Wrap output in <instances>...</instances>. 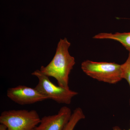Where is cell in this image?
<instances>
[{"label": "cell", "mask_w": 130, "mask_h": 130, "mask_svg": "<svg viewBox=\"0 0 130 130\" xmlns=\"http://www.w3.org/2000/svg\"><path fill=\"white\" fill-rule=\"evenodd\" d=\"M0 130H8L6 126L4 124H0Z\"/></svg>", "instance_id": "cell-10"}, {"label": "cell", "mask_w": 130, "mask_h": 130, "mask_svg": "<svg viewBox=\"0 0 130 130\" xmlns=\"http://www.w3.org/2000/svg\"><path fill=\"white\" fill-rule=\"evenodd\" d=\"M85 118L83 109L80 107L77 108L73 112L70 120L63 130H74L78 123Z\"/></svg>", "instance_id": "cell-8"}, {"label": "cell", "mask_w": 130, "mask_h": 130, "mask_svg": "<svg viewBox=\"0 0 130 130\" xmlns=\"http://www.w3.org/2000/svg\"><path fill=\"white\" fill-rule=\"evenodd\" d=\"M70 46L71 43L67 38L60 39L53 59L46 66H42L40 69L43 74L55 78L59 86L66 89H70L69 75L76 63L74 57L69 53Z\"/></svg>", "instance_id": "cell-1"}, {"label": "cell", "mask_w": 130, "mask_h": 130, "mask_svg": "<svg viewBox=\"0 0 130 130\" xmlns=\"http://www.w3.org/2000/svg\"><path fill=\"white\" fill-rule=\"evenodd\" d=\"M81 68L87 76L100 82L114 84L123 79L121 65L117 63L86 60L82 63Z\"/></svg>", "instance_id": "cell-2"}, {"label": "cell", "mask_w": 130, "mask_h": 130, "mask_svg": "<svg viewBox=\"0 0 130 130\" xmlns=\"http://www.w3.org/2000/svg\"><path fill=\"white\" fill-rule=\"evenodd\" d=\"M128 130H130V123H129V129Z\"/></svg>", "instance_id": "cell-12"}, {"label": "cell", "mask_w": 130, "mask_h": 130, "mask_svg": "<svg viewBox=\"0 0 130 130\" xmlns=\"http://www.w3.org/2000/svg\"><path fill=\"white\" fill-rule=\"evenodd\" d=\"M121 77L128 82L130 90V51H129L128 58L123 64H121ZM130 105V97L129 99Z\"/></svg>", "instance_id": "cell-9"}, {"label": "cell", "mask_w": 130, "mask_h": 130, "mask_svg": "<svg viewBox=\"0 0 130 130\" xmlns=\"http://www.w3.org/2000/svg\"><path fill=\"white\" fill-rule=\"evenodd\" d=\"M113 130H122L121 128L118 126H116L114 127L113 128Z\"/></svg>", "instance_id": "cell-11"}, {"label": "cell", "mask_w": 130, "mask_h": 130, "mask_svg": "<svg viewBox=\"0 0 130 130\" xmlns=\"http://www.w3.org/2000/svg\"><path fill=\"white\" fill-rule=\"evenodd\" d=\"M7 97L19 105H31L50 99L34 88L24 85H19L9 88L7 90Z\"/></svg>", "instance_id": "cell-5"}, {"label": "cell", "mask_w": 130, "mask_h": 130, "mask_svg": "<svg viewBox=\"0 0 130 130\" xmlns=\"http://www.w3.org/2000/svg\"><path fill=\"white\" fill-rule=\"evenodd\" d=\"M40 120L35 110H9L3 112L0 116V123L8 130H35Z\"/></svg>", "instance_id": "cell-3"}, {"label": "cell", "mask_w": 130, "mask_h": 130, "mask_svg": "<svg viewBox=\"0 0 130 130\" xmlns=\"http://www.w3.org/2000/svg\"><path fill=\"white\" fill-rule=\"evenodd\" d=\"M72 113L70 108L61 107L58 113L43 116L35 130H63L69 122Z\"/></svg>", "instance_id": "cell-6"}, {"label": "cell", "mask_w": 130, "mask_h": 130, "mask_svg": "<svg viewBox=\"0 0 130 130\" xmlns=\"http://www.w3.org/2000/svg\"><path fill=\"white\" fill-rule=\"evenodd\" d=\"M93 38L114 40L120 43L127 50L130 51V32L115 33L102 32L95 35Z\"/></svg>", "instance_id": "cell-7"}, {"label": "cell", "mask_w": 130, "mask_h": 130, "mask_svg": "<svg viewBox=\"0 0 130 130\" xmlns=\"http://www.w3.org/2000/svg\"><path fill=\"white\" fill-rule=\"evenodd\" d=\"M31 75L37 77L38 80L35 88L58 103L69 105L72 98L78 94L76 91L70 89L56 86L50 81L48 77L43 74L40 70H36Z\"/></svg>", "instance_id": "cell-4"}]
</instances>
